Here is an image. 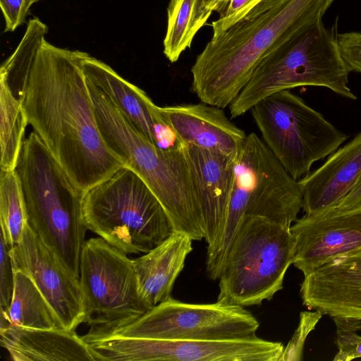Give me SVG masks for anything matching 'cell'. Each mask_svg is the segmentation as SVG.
Returning a JSON list of instances; mask_svg holds the SVG:
<instances>
[{
	"label": "cell",
	"mask_w": 361,
	"mask_h": 361,
	"mask_svg": "<svg viewBox=\"0 0 361 361\" xmlns=\"http://www.w3.org/2000/svg\"><path fill=\"white\" fill-rule=\"evenodd\" d=\"M159 109L185 145L234 157L247 136L223 109L202 102Z\"/></svg>",
	"instance_id": "cell-16"
},
{
	"label": "cell",
	"mask_w": 361,
	"mask_h": 361,
	"mask_svg": "<svg viewBox=\"0 0 361 361\" xmlns=\"http://www.w3.org/2000/svg\"><path fill=\"white\" fill-rule=\"evenodd\" d=\"M1 345L15 361H97L94 352L75 331L64 328L0 329Z\"/></svg>",
	"instance_id": "cell-19"
},
{
	"label": "cell",
	"mask_w": 361,
	"mask_h": 361,
	"mask_svg": "<svg viewBox=\"0 0 361 361\" xmlns=\"http://www.w3.org/2000/svg\"><path fill=\"white\" fill-rule=\"evenodd\" d=\"M341 52L349 70L361 73V32L338 34Z\"/></svg>",
	"instance_id": "cell-30"
},
{
	"label": "cell",
	"mask_w": 361,
	"mask_h": 361,
	"mask_svg": "<svg viewBox=\"0 0 361 361\" xmlns=\"http://www.w3.org/2000/svg\"><path fill=\"white\" fill-rule=\"evenodd\" d=\"M360 178L361 132L333 152L320 167L298 180L305 214L336 207Z\"/></svg>",
	"instance_id": "cell-18"
},
{
	"label": "cell",
	"mask_w": 361,
	"mask_h": 361,
	"mask_svg": "<svg viewBox=\"0 0 361 361\" xmlns=\"http://www.w3.org/2000/svg\"><path fill=\"white\" fill-rule=\"evenodd\" d=\"M294 249L290 227L262 216L245 217L223 265L217 300L245 307L271 300L283 288Z\"/></svg>",
	"instance_id": "cell-8"
},
{
	"label": "cell",
	"mask_w": 361,
	"mask_h": 361,
	"mask_svg": "<svg viewBox=\"0 0 361 361\" xmlns=\"http://www.w3.org/2000/svg\"><path fill=\"white\" fill-rule=\"evenodd\" d=\"M79 279L87 334L126 325L149 311L138 293L133 259L101 237L84 243Z\"/></svg>",
	"instance_id": "cell-10"
},
{
	"label": "cell",
	"mask_w": 361,
	"mask_h": 361,
	"mask_svg": "<svg viewBox=\"0 0 361 361\" xmlns=\"http://www.w3.org/2000/svg\"><path fill=\"white\" fill-rule=\"evenodd\" d=\"M304 305L331 317L361 319V247L338 255L304 276Z\"/></svg>",
	"instance_id": "cell-15"
},
{
	"label": "cell",
	"mask_w": 361,
	"mask_h": 361,
	"mask_svg": "<svg viewBox=\"0 0 361 361\" xmlns=\"http://www.w3.org/2000/svg\"><path fill=\"white\" fill-rule=\"evenodd\" d=\"M0 238V305L1 308L6 310L13 296L14 271L11 255V246L1 232Z\"/></svg>",
	"instance_id": "cell-29"
},
{
	"label": "cell",
	"mask_w": 361,
	"mask_h": 361,
	"mask_svg": "<svg viewBox=\"0 0 361 361\" xmlns=\"http://www.w3.org/2000/svg\"><path fill=\"white\" fill-rule=\"evenodd\" d=\"M350 72L341 52L336 27L328 29L322 20L259 62L229 105L231 118L243 116L272 94L300 86L326 87L355 100L357 97L348 86Z\"/></svg>",
	"instance_id": "cell-6"
},
{
	"label": "cell",
	"mask_w": 361,
	"mask_h": 361,
	"mask_svg": "<svg viewBox=\"0 0 361 361\" xmlns=\"http://www.w3.org/2000/svg\"><path fill=\"white\" fill-rule=\"evenodd\" d=\"M15 170L22 185L28 224L79 278L87 230L82 218L85 192L73 183L35 132L25 139Z\"/></svg>",
	"instance_id": "cell-4"
},
{
	"label": "cell",
	"mask_w": 361,
	"mask_h": 361,
	"mask_svg": "<svg viewBox=\"0 0 361 361\" xmlns=\"http://www.w3.org/2000/svg\"><path fill=\"white\" fill-rule=\"evenodd\" d=\"M31 5L29 0H0L5 20L4 32H13L25 23Z\"/></svg>",
	"instance_id": "cell-31"
},
{
	"label": "cell",
	"mask_w": 361,
	"mask_h": 361,
	"mask_svg": "<svg viewBox=\"0 0 361 361\" xmlns=\"http://www.w3.org/2000/svg\"><path fill=\"white\" fill-rule=\"evenodd\" d=\"M38 1H40V0H29V1L30 2L31 4H32L33 3Z\"/></svg>",
	"instance_id": "cell-33"
},
{
	"label": "cell",
	"mask_w": 361,
	"mask_h": 361,
	"mask_svg": "<svg viewBox=\"0 0 361 361\" xmlns=\"http://www.w3.org/2000/svg\"><path fill=\"white\" fill-rule=\"evenodd\" d=\"M264 0H207L209 9L219 13L212 23L213 35L226 30L248 15Z\"/></svg>",
	"instance_id": "cell-27"
},
{
	"label": "cell",
	"mask_w": 361,
	"mask_h": 361,
	"mask_svg": "<svg viewBox=\"0 0 361 361\" xmlns=\"http://www.w3.org/2000/svg\"><path fill=\"white\" fill-rule=\"evenodd\" d=\"M197 182L207 251L219 242L227 216L233 185L234 157L185 145Z\"/></svg>",
	"instance_id": "cell-17"
},
{
	"label": "cell",
	"mask_w": 361,
	"mask_h": 361,
	"mask_svg": "<svg viewBox=\"0 0 361 361\" xmlns=\"http://www.w3.org/2000/svg\"><path fill=\"white\" fill-rule=\"evenodd\" d=\"M13 296L8 307L1 308L0 329L16 326L27 329L63 328L55 312L32 279L13 268Z\"/></svg>",
	"instance_id": "cell-22"
},
{
	"label": "cell",
	"mask_w": 361,
	"mask_h": 361,
	"mask_svg": "<svg viewBox=\"0 0 361 361\" xmlns=\"http://www.w3.org/2000/svg\"><path fill=\"white\" fill-rule=\"evenodd\" d=\"M233 185L221 238L207 251L206 272L219 279L229 247L247 216H262L290 227L302 209L298 180L255 133L247 135L233 162Z\"/></svg>",
	"instance_id": "cell-5"
},
{
	"label": "cell",
	"mask_w": 361,
	"mask_h": 361,
	"mask_svg": "<svg viewBox=\"0 0 361 361\" xmlns=\"http://www.w3.org/2000/svg\"><path fill=\"white\" fill-rule=\"evenodd\" d=\"M335 0H264L226 30L212 35L191 68L200 100L224 109L271 51L322 20Z\"/></svg>",
	"instance_id": "cell-2"
},
{
	"label": "cell",
	"mask_w": 361,
	"mask_h": 361,
	"mask_svg": "<svg viewBox=\"0 0 361 361\" xmlns=\"http://www.w3.org/2000/svg\"><path fill=\"white\" fill-rule=\"evenodd\" d=\"M27 223L26 207L19 176L16 170H1V232L11 247L19 243Z\"/></svg>",
	"instance_id": "cell-25"
},
{
	"label": "cell",
	"mask_w": 361,
	"mask_h": 361,
	"mask_svg": "<svg viewBox=\"0 0 361 361\" xmlns=\"http://www.w3.org/2000/svg\"><path fill=\"white\" fill-rule=\"evenodd\" d=\"M82 68L86 79L107 95L133 126L155 145V128L164 120L159 106L142 89L88 54L82 61Z\"/></svg>",
	"instance_id": "cell-21"
},
{
	"label": "cell",
	"mask_w": 361,
	"mask_h": 361,
	"mask_svg": "<svg viewBox=\"0 0 361 361\" xmlns=\"http://www.w3.org/2000/svg\"><path fill=\"white\" fill-rule=\"evenodd\" d=\"M250 112L262 140L297 180L310 173L314 162L331 154L348 138L288 90L262 99Z\"/></svg>",
	"instance_id": "cell-9"
},
{
	"label": "cell",
	"mask_w": 361,
	"mask_h": 361,
	"mask_svg": "<svg viewBox=\"0 0 361 361\" xmlns=\"http://www.w3.org/2000/svg\"><path fill=\"white\" fill-rule=\"evenodd\" d=\"M13 267L27 274L49 303L62 326L75 331L85 322L80 279L62 263L26 224L19 243L11 247Z\"/></svg>",
	"instance_id": "cell-13"
},
{
	"label": "cell",
	"mask_w": 361,
	"mask_h": 361,
	"mask_svg": "<svg viewBox=\"0 0 361 361\" xmlns=\"http://www.w3.org/2000/svg\"><path fill=\"white\" fill-rule=\"evenodd\" d=\"M336 326L335 343L338 352L334 361H350L361 357V336L357 331L361 330V319L334 317Z\"/></svg>",
	"instance_id": "cell-26"
},
{
	"label": "cell",
	"mask_w": 361,
	"mask_h": 361,
	"mask_svg": "<svg viewBox=\"0 0 361 361\" xmlns=\"http://www.w3.org/2000/svg\"><path fill=\"white\" fill-rule=\"evenodd\" d=\"M87 343L98 361H279L284 349L257 335L216 341L118 337Z\"/></svg>",
	"instance_id": "cell-12"
},
{
	"label": "cell",
	"mask_w": 361,
	"mask_h": 361,
	"mask_svg": "<svg viewBox=\"0 0 361 361\" xmlns=\"http://www.w3.org/2000/svg\"><path fill=\"white\" fill-rule=\"evenodd\" d=\"M290 231L293 264L307 276L334 257L361 247V206L305 214L291 225Z\"/></svg>",
	"instance_id": "cell-14"
},
{
	"label": "cell",
	"mask_w": 361,
	"mask_h": 361,
	"mask_svg": "<svg viewBox=\"0 0 361 361\" xmlns=\"http://www.w3.org/2000/svg\"><path fill=\"white\" fill-rule=\"evenodd\" d=\"M47 25L29 20L23 38L2 63L28 123L73 183L87 190L122 167L104 142L82 61L87 53L56 47L45 39Z\"/></svg>",
	"instance_id": "cell-1"
},
{
	"label": "cell",
	"mask_w": 361,
	"mask_h": 361,
	"mask_svg": "<svg viewBox=\"0 0 361 361\" xmlns=\"http://www.w3.org/2000/svg\"><path fill=\"white\" fill-rule=\"evenodd\" d=\"M322 315L323 313L318 310L300 312L298 326L287 345L284 347L279 361H300L302 359L306 338L314 329Z\"/></svg>",
	"instance_id": "cell-28"
},
{
	"label": "cell",
	"mask_w": 361,
	"mask_h": 361,
	"mask_svg": "<svg viewBox=\"0 0 361 361\" xmlns=\"http://www.w3.org/2000/svg\"><path fill=\"white\" fill-rule=\"evenodd\" d=\"M361 206V178L352 190L343 198L336 208L345 210Z\"/></svg>",
	"instance_id": "cell-32"
},
{
	"label": "cell",
	"mask_w": 361,
	"mask_h": 361,
	"mask_svg": "<svg viewBox=\"0 0 361 361\" xmlns=\"http://www.w3.org/2000/svg\"><path fill=\"white\" fill-rule=\"evenodd\" d=\"M192 242L188 235L173 232L155 247L133 259L138 293L149 310L171 298L174 283L192 250Z\"/></svg>",
	"instance_id": "cell-20"
},
{
	"label": "cell",
	"mask_w": 361,
	"mask_h": 361,
	"mask_svg": "<svg viewBox=\"0 0 361 361\" xmlns=\"http://www.w3.org/2000/svg\"><path fill=\"white\" fill-rule=\"evenodd\" d=\"M28 121L20 101L0 75L1 170H15L25 141Z\"/></svg>",
	"instance_id": "cell-24"
},
{
	"label": "cell",
	"mask_w": 361,
	"mask_h": 361,
	"mask_svg": "<svg viewBox=\"0 0 361 361\" xmlns=\"http://www.w3.org/2000/svg\"><path fill=\"white\" fill-rule=\"evenodd\" d=\"M212 13L207 0H170L164 54L171 63L177 61L180 54L190 47L195 35Z\"/></svg>",
	"instance_id": "cell-23"
},
{
	"label": "cell",
	"mask_w": 361,
	"mask_h": 361,
	"mask_svg": "<svg viewBox=\"0 0 361 361\" xmlns=\"http://www.w3.org/2000/svg\"><path fill=\"white\" fill-rule=\"evenodd\" d=\"M82 218L87 230L126 254L146 253L174 232L159 199L126 166L85 193Z\"/></svg>",
	"instance_id": "cell-7"
},
{
	"label": "cell",
	"mask_w": 361,
	"mask_h": 361,
	"mask_svg": "<svg viewBox=\"0 0 361 361\" xmlns=\"http://www.w3.org/2000/svg\"><path fill=\"white\" fill-rule=\"evenodd\" d=\"M259 326L257 319L244 307L218 300L207 304L187 303L171 297L126 325L82 337L87 343L118 337L230 340L255 336Z\"/></svg>",
	"instance_id": "cell-11"
},
{
	"label": "cell",
	"mask_w": 361,
	"mask_h": 361,
	"mask_svg": "<svg viewBox=\"0 0 361 361\" xmlns=\"http://www.w3.org/2000/svg\"><path fill=\"white\" fill-rule=\"evenodd\" d=\"M97 122L110 150L147 184L164 207L174 232L204 238L195 173L186 152L164 150L142 135L104 94L93 98Z\"/></svg>",
	"instance_id": "cell-3"
}]
</instances>
